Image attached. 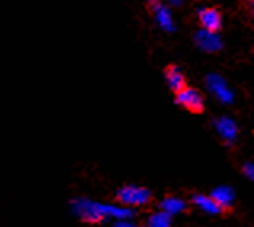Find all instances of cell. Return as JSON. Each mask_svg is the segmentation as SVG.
<instances>
[{
  "label": "cell",
  "instance_id": "obj_14",
  "mask_svg": "<svg viewBox=\"0 0 254 227\" xmlns=\"http://www.w3.org/2000/svg\"><path fill=\"white\" fill-rule=\"evenodd\" d=\"M243 171H245L246 176L254 181V163H246V165L243 166Z\"/></svg>",
  "mask_w": 254,
  "mask_h": 227
},
{
  "label": "cell",
  "instance_id": "obj_5",
  "mask_svg": "<svg viewBox=\"0 0 254 227\" xmlns=\"http://www.w3.org/2000/svg\"><path fill=\"white\" fill-rule=\"evenodd\" d=\"M195 42H197V45L201 50L209 51V53H214V51H219L222 48V42L219 39V35L214 32L205 31V29L195 34Z\"/></svg>",
  "mask_w": 254,
  "mask_h": 227
},
{
  "label": "cell",
  "instance_id": "obj_12",
  "mask_svg": "<svg viewBox=\"0 0 254 227\" xmlns=\"http://www.w3.org/2000/svg\"><path fill=\"white\" fill-rule=\"evenodd\" d=\"M162 211L166 215H176V213H181L184 208H186V203L181 200V199H176V197H168V199H165L162 203Z\"/></svg>",
  "mask_w": 254,
  "mask_h": 227
},
{
  "label": "cell",
  "instance_id": "obj_9",
  "mask_svg": "<svg viewBox=\"0 0 254 227\" xmlns=\"http://www.w3.org/2000/svg\"><path fill=\"white\" fill-rule=\"evenodd\" d=\"M211 199L219 205V207L224 208H229L232 202H234V190L227 186H221V187H216L211 194Z\"/></svg>",
  "mask_w": 254,
  "mask_h": 227
},
{
  "label": "cell",
  "instance_id": "obj_11",
  "mask_svg": "<svg viewBox=\"0 0 254 227\" xmlns=\"http://www.w3.org/2000/svg\"><path fill=\"white\" fill-rule=\"evenodd\" d=\"M152 11L155 13V18L158 21V24H160L163 29L166 31H171L173 29V19H171V14L168 11L165 5H160V3H152Z\"/></svg>",
  "mask_w": 254,
  "mask_h": 227
},
{
  "label": "cell",
  "instance_id": "obj_8",
  "mask_svg": "<svg viewBox=\"0 0 254 227\" xmlns=\"http://www.w3.org/2000/svg\"><path fill=\"white\" fill-rule=\"evenodd\" d=\"M165 76H166V82H168L170 88H171L173 91L179 93L181 90H184V88H186L184 74L179 71L178 66H170V68L166 69Z\"/></svg>",
  "mask_w": 254,
  "mask_h": 227
},
{
  "label": "cell",
  "instance_id": "obj_4",
  "mask_svg": "<svg viewBox=\"0 0 254 227\" xmlns=\"http://www.w3.org/2000/svg\"><path fill=\"white\" fill-rule=\"evenodd\" d=\"M206 86L217 99H219L221 102H224V104H230V102L234 101V94H232L230 88L226 83V80H224L221 76H216V74L208 76L206 77Z\"/></svg>",
  "mask_w": 254,
  "mask_h": 227
},
{
  "label": "cell",
  "instance_id": "obj_2",
  "mask_svg": "<svg viewBox=\"0 0 254 227\" xmlns=\"http://www.w3.org/2000/svg\"><path fill=\"white\" fill-rule=\"evenodd\" d=\"M117 200L127 207H142L150 202V192L144 187L125 186L117 192Z\"/></svg>",
  "mask_w": 254,
  "mask_h": 227
},
{
  "label": "cell",
  "instance_id": "obj_3",
  "mask_svg": "<svg viewBox=\"0 0 254 227\" xmlns=\"http://www.w3.org/2000/svg\"><path fill=\"white\" fill-rule=\"evenodd\" d=\"M176 101H178V104L186 107L187 111H190V112L198 114L203 111V98L195 88H189V86H186L184 90L176 93Z\"/></svg>",
  "mask_w": 254,
  "mask_h": 227
},
{
  "label": "cell",
  "instance_id": "obj_13",
  "mask_svg": "<svg viewBox=\"0 0 254 227\" xmlns=\"http://www.w3.org/2000/svg\"><path fill=\"white\" fill-rule=\"evenodd\" d=\"M147 227H171V216L163 213V211H160V213H155L152 215L149 218V224Z\"/></svg>",
  "mask_w": 254,
  "mask_h": 227
},
{
  "label": "cell",
  "instance_id": "obj_15",
  "mask_svg": "<svg viewBox=\"0 0 254 227\" xmlns=\"http://www.w3.org/2000/svg\"><path fill=\"white\" fill-rule=\"evenodd\" d=\"M114 227H134L133 224H129V223H127V221H119V223H115L114 224Z\"/></svg>",
  "mask_w": 254,
  "mask_h": 227
},
{
  "label": "cell",
  "instance_id": "obj_16",
  "mask_svg": "<svg viewBox=\"0 0 254 227\" xmlns=\"http://www.w3.org/2000/svg\"><path fill=\"white\" fill-rule=\"evenodd\" d=\"M251 11H253V14H254V2L251 3Z\"/></svg>",
  "mask_w": 254,
  "mask_h": 227
},
{
  "label": "cell",
  "instance_id": "obj_6",
  "mask_svg": "<svg viewBox=\"0 0 254 227\" xmlns=\"http://www.w3.org/2000/svg\"><path fill=\"white\" fill-rule=\"evenodd\" d=\"M198 18H200V23L203 24V27H205V31L216 34L221 29L222 18H221L219 10H216V8H201L200 13H198Z\"/></svg>",
  "mask_w": 254,
  "mask_h": 227
},
{
  "label": "cell",
  "instance_id": "obj_7",
  "mask_svg": "<svg viewBox=\"0 0 254 227\" xmlns=\"http://www.w3.org/2000/svg\"><path fill=\"white\" fill-rule=\"evenodd\" d=\"M214 125H216L217 133L222 136L224 141L232 143L237 138V125L234 120L227 119V117H222V119L214 122Z\"/></svg>",
  "mask_w": 254,
  "mask_h": 227
},
{
  "label": "cell",
  "instance_id": "obj_10",
  "mask_svg": "<svg viewBox=\"0 0 254 227\" xmlns=\"http://www.w3.org/2000/svg\"><path fill=\"white\" fill-rule=\"evenodd\" d=\"M192 202L197 205L198 208H201L203 211H206V213H209V215H217V213H221V211H222V208L211 199V197H206V195H193Z\"/></svg>",
  "mask_w": 254,
  "mask_h": 227
},
{
  "label": "cell",
  "instance_id": "obj_1",
  "mask_svg": "<svg viewBox=\"0 0 254 227\" xmlns=\"http://www.w3.org/2000/svg\"><path fill=\"white\" fill-rule=\"evenodd\" d=\"M74 210L85 223H101L107 218L114 219H128L133 216V211L125 207H109V205L94 203L85 199L74 200Z\"/></svg>",
  "mask_w": 254,
  "mask_h": 227
}]
</instances>
